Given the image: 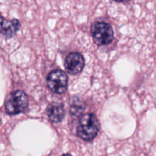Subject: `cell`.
Segmentation results:
<instances>
[{
  "instance_id": "obj_1",
  "label": "cell",
  "mask_w": 156,
  "mask_h": 156,
  "mask_svg": "<svg viewBox=\"0 0 156 156\" xmlns=\"http://www.w3.org/2000/svg\"><path fill=\"white\" fill-rule=\"evenodd\" d=\"M100 124L93 114H84L79 120L77 126V136L85 141H91L97 136Z\"/></svg>"
},
{
  "instance_id": "obj_2",
  "label": "cell",
  "mask_w": 156,
  "mask_h": 156,
  "mask_svg": "<svg viewBox=\"0 0 156 156\" xmlns=\"http://www.w3.org/2000/svg\"><path fill=\"white\" fill-rule=\"evenodd\" d=\"M5 111L9 115L24 112L28 107V98L22 91H12L5 101Z\"/></svg>"
},
{
  "instance_id": "obj_3",
  "label": "cell",
  "mask_w": 156,
  "mask_h": 156,
  "mask_svg": "<svg viewBox=\"0 0 156 156\" xmlns=\"http://www.w3.org/2000/svg\"><path fill=\"white\" fill-rule=\"evenodd\" d=\"M91 30L93 41L98 46L109 44L114 39V30L108 23L97 21L92 24Z\"/></svg>"
},
{
  "instance_id": "obj_4",
  "label": "cell",
  "mask_w": 156,
  "mask_h": 156,
  "mask_svg": "<svg viewBox=\"0 0 156 156\" xmlns=\"http://www.w3.org/2000/svg\"><path fill=\"white\" fill-rule=\"evenodd\" d=\"M47 83L48 88L53 92L56 94H62L66 91L68 76L62 70L55 69L48 75Z\"/></svg>"
},
{
  "instance_id": "obj_5",
  "label": "cell",
  "mask_w": 156,
  "mask_h": 156,
  "mask_svg": "<svg viewBox=\"0 0 156 156\" xmlns=\"http://www.w3.org/2000/svg\"><path fill=\"white\" fill-rule=\"evenodd\" d=\"M65 68L69 74L76 75L81 73L85 66V60L79 53L73 52L66 56L65 60Z\"/></svg>"
},
{
  "instance_id": "obj_6",
  "label": "cell",
  "mask_w": 156,
  "mask_h": 156,
  "mask_svg": "<svg viewBox=\"0 0 156 156\" xmlns=\"http://www.w3.org/2000/svg\"><path fill=\"white\" fill-rule=\"evenodd\" d=\"M20 27L21 24L18 20H7L0 14V34L6 38H11L15 36Z\"/></svg>"
},
{
  "instance_id": "obj_7",
  "label": "cell",
  "mask_w": 156,
  "mask_h": 156,
  "mask_svg": "<svg viewBox=\"0 0 156 156\" xmlns=\"http://www.w3.org/2000/svg\"><path fill=\"white\" fill-rule=\"evenodd\" d=\"M49 119L53 123H59L64 117L63 105L59 103H52L47 109Z\"/></svg>"
},
{
  "instance_id": "obj_8",
  "label": "cell",
  "mask_w": 156,
  "mask_h": 156,
  "mask_svg": "<svg viewBox=\"0 0 156 156\" xmlns=\"http://www.w3.org/2000/svg\"><path fill=\"white\" fill-rule=\"evenodd\" d=\"M61 156H73V155H71L70 154H63V155Z\"/></svg>"
}]
</instances>
